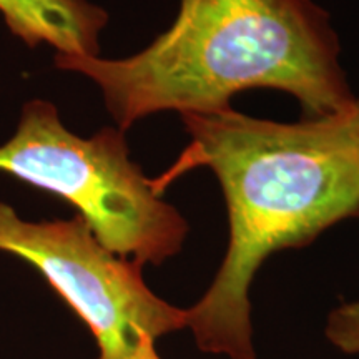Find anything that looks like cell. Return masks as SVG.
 Here are the masks:
<instances>
[{
  "label": "cell",
  "mask_w": 359,
  "mask_h": 359,
  "mask_svg": "<svg viewBox=\"0 0 359 359\" xmlns=\"http://www.w3.org/2000/svg\"><path fill=\"white\" fill-rule=\"evenodd\" d=\"M190 142L177 163L154 178L163 195L175 178L210 168L222 185L230 240L187 326L206 353L257 359L250 286L269 255L302 248L346 218L359 217V97L326 118L280 123L233 107L182 115Z\"/></svg>",
  "instance_id": "obj_1"
},
{
  "label": "cell",
  "mask_w": 359,
  "mask_h": 359,
  "mask_svg": "<svg viewBox=\"0 0 359 359\" xmlns=\"http://www.w3.org/2000/svg\"><path fill=\"white\" fill-rule=\"evenodd\" d=\"M339 53L330 13L314 0H180L170 29L132 57L55 53L53 62L92 80L127 132L160 111L226 109L253 88L290 93L303 118L341 114L358 97Z\"/></svg>",
  "instance_id": "obj_2"
},
{
  "label": "cell",
  "mask_w": 359,
  "mask_h": 359,
  "mask_svg": "<svg viewBox=\"0 0 359 359\" xmlns=\"http://www.w3.org/2000/svg\"><path fill=\"white\" fill-rule=\"evenodd\" d=\"M0 173L69 201L97 240L138 264H161L182 250L188 223L130 158L125 132L83 138L52 102L24 103L15 133L0 145Z\"/></svg>",
  "instance_id": "obj_3"
},
{
  "label": "cell",
  "mask_w": 359,
  "mask_h": 359,
  "mask_svg": "<svg viewBox=\"0 0 359 359\" xmlns=\"http://www.w3.org/2000/svg\"><path fill=\"white\" fill-rule=\"evenodd\" d=\"M0 251L37 269L77 313L98 344V359H128L143 339L187 327V309L156 296L142 264L105 248L79 215L29 222L0 201Z\"/></svg>",
  "instance_id": "obj_4"
},
{
  "label": "cell",
  "mask_w": 359,
  "mask_h": 359,
  "mask_svg": "<svg viewBox=\"0 0 359 359\" xmlns=\"http://www.w3.org/2000/svg\"><path fill=\"white\" fill-rule=\"evenodd\" d=\"M0 15L29 48L47 43L57 53L100 55L109 12L90 0H0Z\"/></svg>",
  "instance_id": "obj_5"
},
{
  "label": "cell",
  "mask_w": 359,
  "mask_h": 359,
  "mask_svg": "<svg viewBox=\"0 0 359 359\" xmlns=\"http://www.w3.org/2000/svg\"><path fill=\"white\" fill-rule=\"evenodd\" d=\"M326 336L346 354H359V299L336 308L330 314Z\"/></svg>",
  "instance_id": "obj_6"
},
{
  "label": "cell",
  "mask_w": 359,
  "mask_h": 359,
  "mask_svg": "<svg viewBox=\"0 0 359 359\" xmlns=\"http://www.w3.org/2000/svg\"><path fill=\"white\" fill-rule=\"evenodd\" d=\"M128 359H160L158 353H156L155 349V341L150 338L143 339L137 351H135Z\"/></svg>",
  "instance_id": "obj_7"
}]
</instances>
